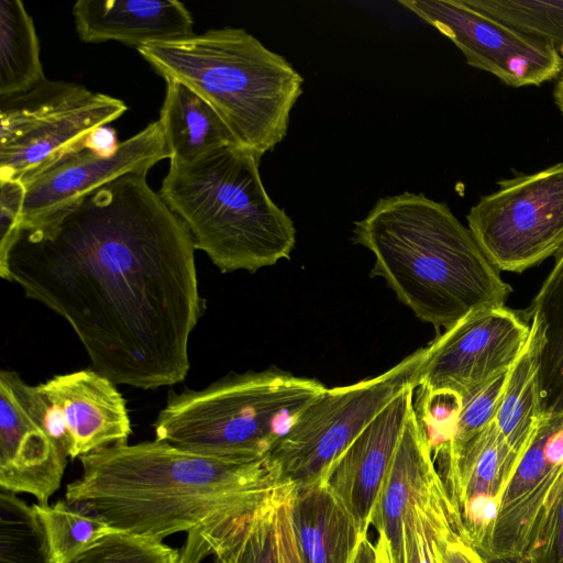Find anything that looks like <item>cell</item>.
<instances>
[{
  "label": "cell",
  "mask_w": 563,
  "mask_h": 563,
  "mask_svg": "<svg viewBox=\"0 0 563 563\" xmlns=\"http://www.w3.org/2000/svg\"><path fill=\"white\" fill-rule=\"evenodd\" d=\"M148 172L22 222L0 249V276L67 322L95 371L145 390L186 378L205 305L192 236Z\"/></svg>",
  "instance_id": "cell-1"
},
{
  "label": "cell",
  "mask_w": 563,
  "mask_h": 563,
  "mask_svg": "<svg viewBox=\"0 0 563 563\" xmlns=\"http://www.w3.org/2000/svg\"><path fill=\"white\" fill-rule=\"evenodd\" d=\"M82 474L65 499L120 532L161 541L187 532L183 563H200L296 485L269 453L220 459L162 441L117 444L79 457Z\"/></svg>",
  "instance_id": "cell-2"
},
{
  "label": "cell",
  "mask_w": 563,
  "mask_h": 563,
  "mask_svg": "<svg viewBox=\"0 0 563 563\" xmlns=\"http://www.w3.org/2000/svg\"><path fill=\"white\" fill-rule=\"evenodd\" d=\"M352 240L374 255L372 276L437 330L471 312L505 306L512 289L468 227L445 202L401 192L376 201L354 223Z\"/></svg>",
  "instance_id": "cell-3"
},
{
  "label": "cell",
  "mask_w": 563,
  "mask_h": 563,
  "mask_svg": "<svg viewBox=\"0 0 563 563\" xmlns=\"http://www.w3.org/2000/svg\"><path fill=\"white\" fill-rule=\"evenodd\" d=\"M262 156L240 146L217 150L188 164H169L158 194L188 228L196 250L222 273L288 260L296 229L263 185Z\"/></svg>",
  "instance_id": "cell-4"
},
{
  "label": "cell",
  "mask_w": 563,
  "mask_h": 563,
  "mask_svg": "<svg viewBox=\"0 0 563 563\" xmlns=\"http://www.w3.org/2000/svg\"><path fill=\"white\" fill-rule=\"evenodd\" d=\"M137 52L164 79L181 81L203 97L241 147L263 156L286 136L303 78L244 29H211Z\"/></svg>",
  "instance_id": "cell-5"
},
{
  "label": "cell",
  "mask_w": 563,
  "mask_h": 563,
  "mask_svg": "<svg viewBox=\"0 0 563 563\" xmlns=\"http://www.w3.org/2000/svg\"><path fill=\"white\" fill-rule=\"evenodd\" d=\"M324 389L316 379L267 369L170 393L154 422L155 440L206 456L260 457Z\"/></svg>",
  "instance_id": "cell-6"
},
{
  "label": "cell",
  "mask_w": 563,
  "mask_h": 563,
  "mask_svg": "<svg viewBox=\"0 0 563 563\" xmlns=\"http://www.w3.org/2000/svg\"><path fill=\"white\" fill-rule=\"evenodd\" d=\"M128 110L123 100L65 80L0 99V179L25 181Z\"/></svg>",
  "instance_id": "cell-7"
},
{
  "label": "cell",
  "mask_w": 563,
  "mask_h": 563,
  "mask_svg": "<svg viewBox=\"0 0 563 563\" xmlns=\"http://www.w3.org/2000/svg\"><path fill=\"white\" fill-rule=\"evenodd\" d=\"M428 354L419 349L378 376L325 388L300 412L269 454L297 488L323 479L334 461L399 394L418 387Z\"/></svg>",
  "instance_id": "cell-8"
},
{
  "label": "cell",
  "mask_w": 563,
  "mask_h": 563,
  "mask_svg": "<svg viewBox=\"0 0 563 563\" xmlns=\"http://www.w3.org/2000/svg\"><path fill=\"white\" fill-rule=\"evenodd\" d=\"M497 185L466 216L489 262L522 273L555 256L563 247V162Z\"/></svg>",
  "instance_id": "cell-9"
},
{
  "label": "cell",
  "mask_w": 563,
  "mask_h": 563,
  "mask_svg": "<svg viewBox=\"0 0 563 563\" xmlns=\"http://www.w3.org/2000/svg\"><path fill=\"white\" fill-rule=\"evenodd\" d=\"M529 335L526 313L505 306L471 312L427 346L418 378L422 397L450 394L463 405L508 373Z\"/></svg>",
  "instance_id": "cell-10"
},
{
  "label": "cell",
  "mask_w": 563,
  "mask_h": 563,
  "mask_svg": "<svg viewBox=\"0 0 563 563\" xmlns=\"http://www.w3.org/2000/svg\"><path fill=\"white\" fill-rule=\"evenodd\" d=\"M399 4L451 40L470 66L496 76L506 86H541L563 73V55L551 44L466 0H400Z\"/></svg>",
  "instance_id": "cell-11"
},
{
  "label": "cell",
  "mask_w": 563,
  "mask_h": 563,
  "mask_svg": "<svg viewBox=\"0 0 563 563\" xmlns=\"http://www.w3.org/2000/svg\"><path fill=\"white\" fill-rule=\"evenodd\" d=\"M563 490V413H545L511 474L482 555L522 561Z\"/></svg>",
  "instance_id": "cell-12"
},
{
  "label": "cell",
  "mask_w": 563,
  "mask_h": 563,
  "mask_svg": "<svg viewBox=\"0 0 563 563\" xmlns=\"http://www.w3.org/2000/svg\"><path fill=\"white\" fill-rule=\"evenodd\" d=\"M166 158L170 154L158 121L121 142L111 156L80 146L23 181L26 194L22 222L45 218L124 174L150 170Z\"/></svg>",
  "instance_id": "cell-13"
},
{
  "label": "cell",
  "mask_w": 563,
  "mask_h": 563,
  "mask_svg": "<svg viewBox=\"0 0 563 563\" xmlns=\"http://www.w3.org/2000/svg\"><path fill=\"white\" fill-rule=\"evenodd\" d=\"M20 379L0 372V486L44 505L59 488L68 456L26 404Z\"/></svg>",
  "instance_id": "cell-14"
},
{
  "label": "cell",
  "mask_w": 563,
  "mask_h": 563,
  "mask_svg": "<svg viewBox=\"0 0 563 563\" xmlns=\"http://www.w3.org/2000/svg\"><path fill=\"white\" fill-rule=\"evenodd\" d=\"M409 387L393 399L334 461L324 481L368 532L371 515L409 413L415 407Z\"/></svg>",
  "instance_id": "cell-15"
},
{
  "label": "cell",
  "mask_w": 563,
  "mask_h": 563,
  "mask_svg": "<svg viewBox=\"0 0 563 563\" xmlns=\"http://www.w3.org/2000/svg\"><path fill=\"white\" fill-rule=\"evenodd\" d=\"M38 385L62 415L71 459L128 443L132 428L126 404L106 376L86 368L56 375Z\"/></svg>",
  "instance_id": "cell-16"
},
{
  "label": "cell",
  "mask_w": 563,
  "mask_h": 563,
  "mask_svg": "<svg viewBox=\"0 0 563 563\" xmlns=\"http://www.w3.org/2000/svg\"><path fill=\"white\" fill-rule=\"evenodd\" d=\"M439 475L428 431L413 407L371 515L379 563H405L404 520Z\"/></svg>",
  "instance_id": "cell-17"
},
{
  "label": "cell",
  "mask_w": 563,
  "mask_h": 563,
  "mask_svg": "<svg viewBox=\"0 0 563 563\" xmlns=\"http://www.w3.org/2000/svg\"><path fill=\"white\" fill-rule=\"evenodd\" d=\"M80 41L120 42L136 49L192 36L194 20L177 0H78L71 9Z\"/></svg>",
  "instance_id": "cell-18"
},
{
  "label": "cell",
  "mask_w": 563,
  "mask_h": 563,
  "mask_svg": "<svg viewBox=\"0 0 563 563\" xmlns=\"http://www.w3.org/2000/svg\"><path fill=\"white\" fill-rule=\"evenodd\" d=\"M292 530L302 563H352L364 534L354 514L324 482L296 488Z\"/></svg>",
  "instance_id": "cell-19"
},
{
  "label": "cell",
  "mask_w": 563,
  "mask_h": 563,
  "mask_svg": "<svg viewBox=\"0 0 563 563\" xmlns=\"http://www.w3.org/2000/svg\"><path fill=\"white\" fill-rule=\"evenodd\" d=\"M165 82L157 121L170 164H188L217 150L240 146L228 124L203 97L176 79L168 78Z\"/></svg>",
  "instance_id": "cell-20"
},
{
  "label": "cell",
  "mask_w": 563,
  "mask_h": 563,
  "mask_svg": "<svg viewBox=\"0 0 563 563\" xmlns=\"http://www.w3.org/2000/svg\"><path fill=\"white\" fill-rule=\"evenodd\" d=\"M541 350L540 325L536 319H530L529 340L507 373L494 418L505 442L519 453L526 451L545 415L540 383Z\"/></svg>",
  "instance_id": "cell-21"
},
{
  "label": "cell",
  "mask_w": 563,
  "mask_h": 563,
  "mask_svg": "<svg viewBox=\"0 0 563 563\" xmlns=\"http://www.w3.org/2000/svg\"><path fill=\"white\" fill-rule=\"evenodd\" d=\"M528 308L542 332L540 383L545 413H563V247Z\"/></svg>",
  "instance_id": "cell-22"
},
{
  "label": "cell",
  "mask_w": 563,
  "mask_h": 563,
  "mask_svg": "<svg viewBox=\"0 0 563 563\" xmlns=\"http://www.w3.org/2000/svg\"><path fill=\"white\" fill-rule=\"evenodd\" d=\"M46 80L33 19L20 0L0 1V99Z\"/></svg>",
  "instance_id": "cell-23"
},
{
  "label": "cell",
  "mask_w": 563,
  "mask_h": 563,
  "mask_svg": "<svg viewBox=\"0 0 563 563\" xmlns=\"http://www.w3.org/2000/svg\"><path fill=\"white\" fill-rule=\"evenodd\" d=\"M32 507L45 529L54 563H69L102 538L119 532L66 499L54 505L33 504Z\"/></svg>",
  "instance_id": "cell-24"
},
{
  "label": "cell",
  "mask_w": 563,
  "mask_h": 563,
  "mask_svg": "<svg viewBox=\"0 0 563 563\" xmlns=\"http://www.w3.org/2000/svg\"><path fill=\"white\" fill-rule=\"evenodd\" d=\"M0 563H54L42 521L15 493H0Z\"/></svg>",
  "instance_id": "cell-25"
},
{
  "label": "cell",
  "mask_w": 563,
  "mask_h": 563,
  "mask_svg": "<svg viewBox=\"0 0 563 563\" xmlns=\"http://www.w3.org/2000/svg\"><path fill=\"white\" fill-rule=\"evenodd\" d=\"M453 508L454 504L439 475L404 520L405 563H435V538Z\"/></svg>",
  "instance_id": "cell-26"
},
{
  "label": "cell",
  "mask_w": 563,
  "mask_h": 563,
  "mask_svg": "<svg viewBox=\"0 0 563 563\" xmlns=\"http://www.w3.org/2000/svg\"><path fill=\"white\" fill-rule=\"evenodd\" d=\"M525 33L551 44L563 55V0H466Z\"/></svg>",
  "instance_id": "cell-27"
},
{
  "label": "cell",
  "mask_w": 563,
  "mask_h": 563,
  "mask_svg": "<svg viewBox=\"0 0 563 563\" xmlns=\"http://www.w3.org/2000/svg\"><path fill=\"white\" fill-rule=\"evenodd\" d=\"M506 378L507 373L462 405L451 437L432 452L438 470L456 461L464 450L493 423Z\"/></svg>",
  "instance_id": "cell-28"
},
{
  "label": "cell",
  "mask_w": 563,
  "mask_h": 563,
  "mask_svg": "<svg viewBox=\"0 0 563 563\" xmlns=\"http://www.w3.org/2000/svg\"><path fill=\"white\" fill-rule=\"evenodd\" d=\"M69 563H183L180 550L125 532L99 540Z\"/></svg>",
  "instance_id": "cell-29"
},
{
  "label": "cell",
  "mask_w": 563,
  "mask_h": 563,
  "mask_svg": "<svg viewBox=\"0 0 563 563\" xmlns=\"http://www.w3.org/2000/svg\"><path fill=\"white\" fill-rule=\"evenodd\" d=\"M279 506L269 507L255 516L213 556H219L224 563H278L275 523Z\"/></svg>",
  "instance_id": "cell-30"
},
{
  "label": "cell",
  "mask_w": 563,
  "mask_h": 563,
  "mask_svg": "<svg viewBox=\"0 0 563 563\" xmlns=\"http://www.w3.org/2000/svg\"><path fill=\"white\" fill-rule=\"evenodd\" d=\"M434 549L435 563H489L472 543L455 506L438 531Z\"/></svg>",
  "instance_id": "cell-31"
},
{
  "label": "cell",
  "mask_w": 563,
  "mask_h": 563,
  "mask_svg": "<svg viewBox=\"0 0 563 563\" xmlns=\"http://www.w3.org/2000/svg\"><path fill=\"white\" fill-rule=\"evenodd\" d=\"M523 563H563V490L536 533Z\"/></svg>",
  "instance_id": "cell-32"
},
{
  "label": "cell",
  "mask_w": 563,
  "mask_h": 563,
  "mask_svg": "<svg viewBox=\"0 0 563 563\" xmlns=\"http://www.w3.org/2000/svg\"><path fill=\"white\" fill-rule=\"evenodd\" d=\"M25 186L15 179H0V249L5 246L22 222Z\"/></svg>",
  "instance_id": "cell-33"
},
{
  "label": "cell",
  "mask_w": 563,
  "mask_h": 563,
  "mask_svg": "<svg viewBox=\"0 0 563 563\" xmlns=\"http://www.w3.org/2000/svg\"><path fill=\"white\" fill-rule=\"evenodd\" d=\"M290 500L285 501L276 512V543L278 563H302L295 539L291 517Z\"/></svg>",
  "instance_id": "cell-34"
},
{
  "label": "cell",
  "mask_w": 563,
  "mask_h": 563,
  "mask_svg": "<svg viewBox=\"0 0 563 563\" xmlns=\"http://www.w3.org/2000/svg\"><path fill=\"white\" fill-rule=\"evenodd\" d=\"M120 143L112 128L102 125L92 130L85 139L82 146L102 156L113 155Z\"/></svg>",
  "instance_id": "cell-35"
},
{
  "label": "cell",
  "mask_w": 563,
  "mask_h": 563,
  "mask_svg": "<svg viewBox=\"0 0 563 563\" xmlns=\"http://www.w3.org/2000/svg\"><path fill=\"white\" fill-rule=\"evenodd\" d=\"M352 563H379L375 544L364 534L357 545Z\"/></svg>",
  "instance_id": "cell-36"
},
{
  "label": "cell",
  "mask_w": 563,
  "mask_h": 563,
  "mask_svg": "<svg viewBox=\"0 0 563 563\" xmlns=\"http://www.w3.org/2000/svg\"><path fill=\"white\" fill-rule=\"evenodd\" d=\"M554 101L563 115V73L556 80L554 91H553Z\"/></svg>",
  "instance_id": "cell-37"
},
{
  "label": "cell",
  "mask_w": 563,
  "mask_h": 563,
  "mask_svg": "<svg viewBox=\"0 0 563 563\" xmlns=\"http://www.w3.org/2000/svg\"><path fill=\"white\" fill-rule=\"evenodd\" d=\"M489 563H523L522 561H499V562H489Z\"/></svg>",
  "instance_id": "cell-38"
},
{
  "label": "cell",
  "mask_w": 563,
  "mask_h": 563,
  "mask_svg": "<svg viewBox=\"0 0 563 563\" xmlns=\"http://www.w3.org/2000/svg\"><path fill=\"white\" fill-rule=\"evenodd\" d=\"M213 563H224L219 556H214Z\"/></svg>",
  "instance_id": "cell-39"
}]
</instances>
